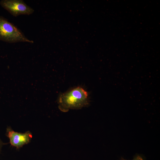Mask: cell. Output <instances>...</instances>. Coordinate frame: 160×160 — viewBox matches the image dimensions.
<instances>
[{"label": "cell", "mask_w": 160, "mask_h": 160, "mask_svg": "<svg viewBox=\"0 0 160 160\" xmlns=\"http://www.w3.org/2000/svg\"><path fill=\"white\" fill-rule=\"evenodd\" d=\"M0 4L14 17L22 15H29L34 12L32 8L22 0H2L0 1Z\"/></svg>", "instance_id": "cell-3"}, {"label": "cell", "mask_w": 160, "mask_h": 160, "mask_svg": "<svg viewBox=\"0 0 160 160\" xmlns=\"http://www.w3.org/2000/svg\"><path fill=\"white\" fill-rule=\"evenodd\" d=\"M87 92L82 88L78 87L61 95L59 99V108L62 111L70 109H77L88 104Z\"/></svg>", "instance_id": "cell-1"}, {"label": "cell", "mask_w": 160, "mask_h": 160, "mask_svg": "<svg viewBox=\"0 0 160 160\" xmlns=\"http://www.w3.org/2000/svg\"><path fill=\"white\" fill-rule=\"evenodd\" d=\"M6 135L9 139L11 145L17 149L29 143L32 137L29 131L21 133L15 132L9 127L7 129Z\"/></svg>", "instance_id": "cell-4"}, {"label": "cell", "mask_w": 160, "mask_h": 160, "mask_svg": "<svg viewBox=\"0 0 160 160\" xmlns=\"http://www.w3.org/2000/svg\"><path fill=\"white\" fill-rule=\"evenodd\" d=\"M0 40L9 43L34 41L28 39L22 31L4 17L0 16Z\"/></svg>", "instance_id": "cell-2"}, {"label": "cell", "mask_w": 160, "mask_h": 160, "mask_svg": "<svg viewBox=\"0 0 160 160\" xmlns=\"http://www.w3.org/2000/svg\"><path fill=\"white\" fill-rule=\"evenodd\" d=\"M3 145V143L0 138V152Z\"/></svg>", "instance_id": "cell-6"}, {"label": "cell", "mask_w": 160, "mask_h": 160, "mask_svg": "<svg viewBox=\"0 0 160 160\" xmlns=\"http://www.w3.org/2000/svg\"><path fill=\"white\" fill-rule=\"evenodd\" d=\"M122 160H126L123 159ZM132 160H143L142 158L140 156H137L135 157Z\"/></svg>", "instance_id": "cell-5"}]
</instances>
